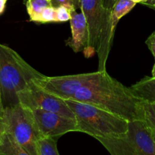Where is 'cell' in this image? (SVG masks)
I'll return each instance as SVG.
<instances>
[{"label": "cell", "mask_w": 155, "mask_h": 155, "mask_svg": "<svg viewBox=\"0 0 155 155\" xmlns=\"http://www.w3.org/2000/svg\"><path fill=\"white\" fill-rule=\"evenodd\" d=\"M98 74V71L74 75L46 77L41 88L61 99L71 100L79 90L92 82Z\"/></svg>", "instance_id": "cell-8"}, {"label": "cell", "mask_w": 155, "mask_h": 155, "mask_svg": "<svg viewBox=\"0 0 155 155\" xmlns=\"http://www.w3.org/2000/svg\"><path fill=\"white\" fill-rule=\"evenodd\" d=\"M141 4L150 8L154 9L155 10V0H145Z\"/></svg>", "instance_id": "cell-22"}, {"label": "cell", "mask_w": 155, "mask_h": 155, "mask_svg": "<svg viewBox=\"0 0 155 155\" xmlns=\"http://www.w3.org/2000/svg\"><path fill=\"white\" fill-rule=\"evenodd\" d=\"M45 77L17 51L0 43V88L5 108L19 104L18 94L41 87Z\"/></svg>", "instance_id": "cell-2"}, {"label": "cell", "mask_w": 155, "mask_h": 155, "mask_svg": "<svg viewBox=\"0 0 155 155\" xmlns=\"http://www.w3.org/2000/svg\"><path fill=\"white\" fill-rule=\"evenodd\" d=\"M80 4L89 32V47L84 54L89 58L97 53L98 71H106V62L114 36L110 25V8L104 6V0H80Z\"/></svg>", "instance_id": "cell-3"}, {"label": "cell", "mask_w": 155, "mask_h": 155, "mask_svg": "<svg viewBox=\"0 0 155 155\" xmlns=\"http://www.w3.org/2000/svg\"><path fill=\"white\" fill-rule=\"evenodd\" d=\"M152 34H153V35H154V36H155V31L154 32V33H152Z\"/></svg>", "instance_id": "cell-29"}, {"label": "cell", "mask_w": 155, "mask_h": 155, "mask_svg": "<svg viewBox=\"0 0 155 155\" xmlns=\"http://www.w3.org/2000/svg\"><path fill=\"white\" fill-rule=\"evenodd\" d=\"M49 6H52L51 0H27L26 8L30 21L39 24L41 14L45 8Z\"/></svg>", "instance_id": "cell-12"}, {"label": "cell", "mask_w": 155, "mask_h": 155, "mask_svg": "<svg viewBox=\"0 0 155 155\" xmlns=\"http://www.w3.org/2000/svg\"><path fill=\"white\" fill-rule=\"evenodd\" d=\"M117 2V0H111V2H112V5H113L114 4L115 2Z\"/></svg>", "instance_id": "cell-27"}, {"label": "cell", "mask_w": 155, "mask_h": 155, "mask_svg": "<svg viewBox=\"0 0 155 155\" xmlns=\"http://www.w3.org/2000/svg\"><path fill=\"white\" fill-rule=\"evenodd\" d=\"M72 10L64 5L56 8V23H64L71 19Z\"/></svg>", "instance_id": "cell-18"}, {"label": "cell", "mask_w": 155, "mask_h": 155, "mask_svg": "<svg viewBox=\"0 0 155 155\" xmlns=\"http://www.w3.org/2000/svg\"><path fill=\"white\" fill-rule=\"evenodd\" d=\"M8 127L3 117L0 118V145L3 142L6 135L8 134Z\"/></svg>", "instance_id": "cell-20"}, {"label": "cell", "mask_w": 155, "mask_h": 155, "mask_svg": "<svg viewBox=\"0 0 155 155\" xmlns=\"http://www.w3.org/2000/svg\"><path fill=\"white\" fill-rule=\"evenodd\" d=\"M130 89L143 102L155 104V77H144Z\"/></svg>", "instance_id": "cell-11"}, {"label": "cell", "mask_w": 155, "mask_h": 155, "mask_svg": "<svg viewBox=\"0 0 155 155\" xmlns=\"http://www.w3.org/2000/svg\"><path fill=\"white\" fill-rule=\"evenodd\" d=\"M65 101L74 112L78 132L98 139L122 136L128 130L130 121L118 115L87 103Z\"/></svg>", "instance_id": "cell-4"}, {"label": "cell", "mask_w": 155, "mask_h": 155, "mask_svg": "<svg viewBox=\"0 0 155 155\" xmlns=\"http://www.w3.org/2000/svg\"><path fill=\"white\" fill-rule=\"evenodd\" d=\"M56 23V8L53 6L45 8L41 14L39 24Z\"/></svg>", "instance_id": "cell-17"}, {"label": "cell", "mask_w": 155, "mask_h": 155, "mask_svg": "<svg viewBox=\"0 0 155 155\" xmlns=\"http://www.w3.org/2000/svg\"><path fill=\"white\" fill-rule=\"evenodd\" d=\"M58 139L42 138L38 142L39 155H60L57 148Z\"/></svg>", "instance_id": "cell-15"}, {"label": "cell", "mask_w": 155, "mask_h": 155, "mask_svg": "<svg viewBox=\"0 0 155 155\" xmlns=\"http://www.w3.org/2000/svg\"><path fill=\"white\" fill-rule=\"evenodd\" d=\"M152 77H155V64L152 69Z\"/></svg>", "instance_id": "cell-26"}, {"label": "cell", "mask_w": 155, "mask_h": 155, "mask_svg": "<svg viewBox=\"0 0 155 155\" xmlns=\"http://www.w3.org/2000/svg\"><path fill=\"white\" fill-rule=\"evenodd\" d=\"M51 3L54 8L64 5L72 11H77V9H80L81 7L80 0H51Z\"/></svg>", "instance_id": "cell-19"}, {"label": "cell", "mask_w": 155, "mask_h": 155, "mask_svg": "<svg viewBox=\"0 0 155 155\" xmlns=\"http://www.w3.org/2000/svg\"><path fill=\"white\" fill-rule=\"evenodd\" d=\"M151 131H152L153 136H154V140H155V132H154V131H153V130H151Z\"/></svg>", "instance_id": "cell-28"}, {"label": "cell", "mask_w": 155, "mask_h": 155, "mask_svg": "<svg viewBox=\"0 0 155 155\" xmlns=\"http://www.w3.org/2000/svg\"><path fill=\"white\" fill-rule=\"evenodd\" d=\"M5 107L3 105L2 99V93H1V88H0V118L2 117L3 114H4Z\"/></svg>", "instance_id": "cell-23"}, {"label": "cell", "mask_w": 155, "mask_h": 155, "mask_svg": "<svg viewBox=\"0 0 155 155\" xmlns=\"http://www.w3.org/2000/svg\"><path fill=\"white\" fill-rule=\"evenodd\" d=\"M136 3L131 0H117L110 8V20L117 24L123 17L129 13L136 6Z\"/></svg>", "instance_id": "cell-13"}, {"label": "cell", "mask_w": 155, "mask_h": 155, "mask_svg": "<svg viewBox=\"0 0 155 155\" xmlns=\"http://www.w3.org/2000/svg\"><path fill=\"white\" fill-rule=\"evenodd\" d=\"M3 119L8 133L30 155L38 154V142L42 139L33 112L28 107L18 104L5 108Z\"/></svg>", "instance_id": "cell-6"}, {"label": "cell", "mask_w": 155, "mask_h": 155, "mask_svg": "<svg viewBox=\"0 0 155 155\" xmlns=\"http://www.w3.org/2000/svg\"><path fill=\"white\" fill-rule=\"evenodd\" d=\"M18 96L20 104L30 110L39 109L75 119L74 112L70 108L65 100L54 96L41 87L20 92Z\"/></svg>", "instance_id": "cell-7"}, {"label": "cell", "mask_w": 155, "mask_h": 155, "mask_svg": "<svg viewBox=\"0 0 155 155\" xmlns=\"http://www.w3.org/2000/svg\"><path fill=\"white\" fill-rule=\"evenodd\" d=\"M71 100L101 107L128 121L144 120L143 101L106 71H98L96 77Z\"/></svg>", "instance_id": "cell-1"}, {"label": "cell", "mask_w": 155, "mask_h": 155, "mask_svg": "<svg viewBox=\"0 0 155 155\" xmlns=\"http://www.w3.org/2000/svg\"><path fill=\"white\" fill-rule=\"evenodd\" d=\"M0 155H30L9 133L0 145Z\"/></svg>", "instance_id": "cell-14"}, {"label": "cell", "mask_w": 155, "mask_h": 155, "mask_svg": "<svg viewBox=\"0 0 155 155\" xmlns=\"http://www.w3.org/2000/svg\"><path fill=\"white\" fill-rule=\"evenodd\" d=\"M96 139L110 155H155V140L145 120L130 121L122 136Z\"/></svg>", "instance_id": "cell-5"}, {"label": "cell", "mask_w": 155, "mask_h": 155, "mask_svg": "<svg viewBox=\"0 0 155 155\" xmlns=\"http://www.w3.org/2000/svg\"><path fill=\"white\" fill-rule=\"evenodd\" d=\"M42 138L59 137L71 132H78L75 119L46 110H31Z\"/></svg>", "instance_id": "cell-9"}, {"label": "cell", "mask_w": 155, "mask_h": 155, "mask_svg": "<svg viewBox=\"0 0 155 155\" xmlns=\"http://www.w3.org/2000/svg\"><path fill=\"white\" fill-rule=\"evenodd\" d=\"M147 46L148 47L149 50L151 51V52L152 53L153 56H154L155 59V36L153 34H151L149 37L147 39L146 42Z\"/></svg>", "instance_id": "cell-21"}, {"label": "cell", "mask_w": 155, "mask_h": 155, "mask_svg": "<svg viewBox=\"0 0 155 155\" xmlns=\"http://www.w3.org/2000/svg\"><path fill=\"white\" fill-rule=\"evenodd\" d=\"M6 2H7V0H0V15L3 14V12H5Z\"/></svg>", "instance_id": "cell-24"}, {"label": "cell", "mask_w": 155, "mask_h": 155, "mask_svg": "<svg viewBox=\"0 0 155 155\" xmlns=\"http://www.w3.org/2000/svg\"><path fill=\"white\" fill-rule=\"evenodd\" d=\"M71 29V38L66 41V45L75 53L87 51L89 43V32L86 17L83 12L72 11L70 20Z\"/></svg>", "instance_id": "cell-10"}, {"label": "cell", "mask_w": 155, "mask_h": 155, "mask_svg": "<svg viewBox=\"0 0 155 155\" xmlns=\"http://www.w3.org/2000/svg\"><path fill=\"white\" fill-rule=\"evenodd\" d=\"M144 120L151 130L155 132V104L143 102Z\"/></svg>", "instance_id": "cell-16"}, {"label": "cell", "mask_w": 155, "mask_h": 155, "mask_svg": "<svg viewBox=\"0 0 155 155\" xmlns=\"http://www.w3.org/2000/svg\"><path fill=\"white\" fill-rule=\"evenodd\" d=\"M131 1H133V2H136V4H137V3H142V2H144L145 0H131Z\"/></svg>", "instance_id": "cell-25"}]
</instances>
